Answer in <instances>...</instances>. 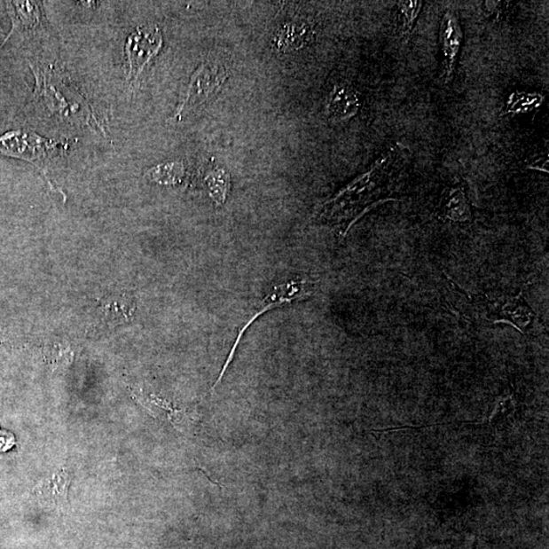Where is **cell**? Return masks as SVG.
<instances>
[{
    "mask_svg": "<svg viewBox=\"0 0 549 549\" xmlns=\"http://www.w3.org/2000/svg\"><path fill=\"white\" fill-rule=\"evenodd\" d=\"M8 10L12 19V30L4 40L2 47L13 34L35 29L40 24V9L34 2H8Z\"/></svg>",
    "mask_w": 549,
    "mask_h": 549,
    "instance_id": "obj_10",
    "label": "cell"
},
{
    "mask_svg": "<svg viewBox=\"0 0 549 549\" xmlns=\"http://www.w3.org/2000/svg\"><path fill=\"white\" fill-rule=\"evenodd\" d=\"M208 190L212 199L217 205L224 204L227 196L229 187V176L224 170L213 171L207 177Z\"/></svg>",
    "mask_w": 549,
    "mask_h": 549,
    "instance_id": "obj_15",
    "label": "cell"
},
{
    "mask_svg": "<svg viewBox=\"0 0 549 549\" xmlns=\"http://www.w3.org/2000/svg\"><path fill=\"white\" fill-rule=\"evenodd\" d=\"M450 284L454 304L465 317L492 324H509L528 335H538L546 331L544 322L535 314L522 294H471L457 285Z\"/></svg>",
    "mask_w": 549,
    "mask_h": 549,
    "instance_id": "obj_2",
    "label": "cell"
},
{
    "mask_svg": "<svg viewBox=\"0 0 549 549\" xmlns=\"http://www.w3.org/2000/svg\"><path fill=\"white\" fill-rule=\"evenodd\" d=\"M145 176L160 184H176L182 182L184 176V166L180 162L160 164L153 167Z\"/></svg>",
    "mask_w": 549,
    "mask_h": 549,
    "instance_id": "obj_13",
    "label": "cell"
},
{
    "mask_svg": "<svg viewBox=\"0 0 549 549\" xmlns=\"http://www.w3.org/2000/svg\"><path fill=\"white\" fill-rule=\"evenodd\" d=\"M312 292H314V288H312V285L309 281L294 280L288 283L277 285V286H275L267 296L263 297V300L256 304L255 309L250 310L248 318L239 329V336L235 340L231 353H229L224 370H222L220 377L218 378L216 384L213 386L212 390L214 391L215 388H216L221 383V380L224 377L229 365L231 364L241 338L245 335L248 326L252 325L256 318L271 310L281 307V305L305 300V298H308L312 294Z\"/></svg>",
    "mask_w": 549,
    "mask_h": 549,
    "instance_id": "obj_5",
    "label": "cell"
},
{
    "mask_svg": "<svg viewBox=\"0 0 549 549\" xmlns=\"http://www.w3.org/2000/svg\"><path fill=\"white\" fill-rule=\"evenodd\" d=\"M398 150L380 158L370 170L354 180L322 208L318 216L335 226L340 236L346 235L361 215L378 201L390 199L394 191L395 165Z\"/></svg>",
    "mask_w": 549,
    "mask_h": 549,
    "instance_id": "obj_1",
    "label": "cell"
},
{
    "mask_svg": "<svg viewBox=\"0 0 549 549\" xmlns=\"http://www.w3.org/2000/svg\"><path fill=\"white\" fill-rule=\"evenodd\" d=\"M311 38V27L307 23L289 22L277 33L276 44L280 50H297Z\"/></svg>",
    "mask_w": 549,
    "mask_h": 549,
    "instance_id": "obj_12",
    "label": "cell"
},
{
    "mask_svg": "<svg viewBox=\"0 0 549 549\" xmlns=\"http://www.w3.org/2000/svg\"><path fill=\"white\" fill-rule=\"evenodd\" d=\"M441 216L453 222L471 221L472 212L467 192L459 184L444 192L441 203Z\"/></svg>",
    "mask_w": 549,
    "mask_h": 549,
    "instance_id": "obj_9",
    "label": "cell"
},
{
    "mask_svg": "<svg viewBox=\"0 0 549 549\" xmlns=\"http://www.w3.org/2000/svg\"><path fill=\"white\" fill-rule=\"evenodd\" d=\"M163 45L162 32L157 26L137 27L125 42L129 72L128 81L136 82L145 66L157 57Z\"/></svg>",
    "mask_w": 549,
    "mask_h": 549,
    "instance_id": "obj_6",
    "label": "cell"
},
{
    "mask_svg": "<svg viewBox=\"0 0 549 549\" xmlns=\"http://www.w3.org/2000/svg\"><path fill=\"white\" fill-rule=\"evenodd\" d=\"M68 143L59 140H51L32 133V131L19 129L12 130L0 137V155L12 157L30 162L43 173L48 184L54 189L50 177L47 176V160L55 153L67 150Z\"/></svg>",
    "mask_w": 549,
    "mask_h": 549,
    "instance_id": "obj_3",
    "label": "cell"
},
{
    "mask_svg": "<svg viewBox=\"0 0 549 549\" xmlns=\"http://www.w3.org/2000/svg\"><path fill=\"white\" fill-rule=\"evenodd\" d=\"M71 482V471L60 469L35 486L33 493L45 505L62 506L68 504V490Z\"/></svg>",
    "mask_w": 549,
    "mask_h": 549,
    "instance_id": "obj_8",
    "label": "cell"
},
{
    "mask_svg": "<svg viewBox=\"0 0 549 549\" xmlns=\"http://www.w3.org/2000/svg\"><path fill=\"white\" fill-rule=\"evenodd\" d=\"M228 79V72L217 59H208L193 73L184 99L180 102L173 120L180 121L190 111L203 106L216 96Z\"/></svg>",
    "mask_w": 549,
    "mask_h": 549,
    "instance_id": "obj_4",
    "label": "cell"
},
{
    "mask_svg": "<svg viewBox=\"0 0 549 549\" xmlns=\"http://www.w3.org/2000/svg\"><path fill=\"white\" fill-rule=\"evenodd\" d=\"M400 23V33L403 37L408 38L412 35L417 19L423 8V3L419 0L410 2H399L397 4Z\"/></svg>",
    "mask_w": 549,
    "mask_h": 549,
    "instance_id": "obj_14",
    "label": "cell"
},
{
    "mask_svg": "<svg viewBox=\"0 0 549 549\" xmlns=\"http://www.w3.org/2000/svg\"><path fill=\"white\" fill-rule=\"evenodd\" d=\"M358 109L357 93L350 86L337 85L333 89L328 103V114L333 120H349L357 115Z\"/></svg>",
    "mask_w": 549,
    "mask_h": 549,
    "instance_id": "obj_11",
    "label": "cell"
},
{
    "mask_svg": "<svg viewBox=\"0 0 549 549\" xmlns=\"http://www.w3.org/2000/svg\"><path fill=\"white\" fill-rule=\"evenodd\" d=\"M440 39L443 53V78L449 82L453 80L464 39L460 20L455 12L449 10L444 12Z\"/></svg>",
    "mask_w": 549,
    "mask_h": 549,
    "instance_id": "obj_7",
    "label": "cell"
}]
</instances>
